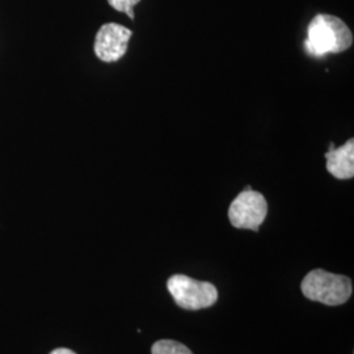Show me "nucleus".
<instances>
[{"instance_id":"f257e3e1","label":"nucleus","mask_w":354,"mask_h":354,"mask_svg":"<svg viewBox=\"0 0 354 354\" xmlns=\"http://www.w3.org/2000/svg\"><path fill=\"white\" fill-rule=\"evenodd\" d=\"M353 44V35L342 19L333 15H317L307 28L304 50L315 58L348 50Z\"/></svg>"},{"instance_id":"f03ea898","label":"nucleus","mask_w":354,"mask_h":354,"mask_svg":"<svg viewBox=\"0 0 354 354\" xmlns=\"http://www.w3.org/2000/svg\"><path fill=\"white\" fill-rule=\"evenodd\" d=\"M301 290L310 301L327 306H340L348 302L353 288L351 279L345 276L314 269L304 277Z\"/></svg>"},{"instance_id":"7ed1b4c3","label":"nucleus","mask_w":354,"mask_h":354,"mask_svg":"<svg viewBox=\"0 0 354 354\" xmlns=\"http://www.w3.org/2000/svg\"><path fill=\"white\" fill-rule=\"evenodd\" d=\"M167 288L177 306L184 310H203L216 302L218 290L213 283L175 274L167 282Z\"/></svg>"},{"instance_id":"20e7f679","label":"nucleus","mask_w":354,"mask_h":354,"mask_svg":"<svg viewBox=\"0 0 354 354\" xmlns=\"http://www.w3.org/2000/svg\"><path fill=\"white\" fill-rule=\"evenodd\" d=\"M268 214V203L260 192L251 187L243 190L231 203L228 209V219L235 228L259 231Z\"/></svg>"},{"instance_id":"39448f33","label":"nucleus","mask_w":354,"mask_h":354,"mask_svg":"<svg viewBox=\"0 0 354 354\" xmlns=\"http://www.w3.org/2000/svg\"><path fill=\"white\" fill-rule=\"evenodd\" d=\"M133 32L115 23L104 24L95 38V54L102 62H117L127 54Z\"/></svg>"},{"instance_id":"423d86ee","label":"nucleus","mask_w":354,"mask_h":354,"mask_svg":"<svg viewBox=\"0 0 354 354\" xmlns=\"http://www.w3.org/2000/svg\"><path fill=\"white\" fill-rule=\"evenodd\" d=\"M327 171L339 180H349L354 176V140H346L342 147L335 149L333 143L326 153Z\"/></svg>"},{"instance_id":"0eeeda50","label":"nucleus","mask_w":354,"mask_h":354,"mask_svg":"<svg viewBox=\"0 0 354 354\" xmlns=\"http://www.w3.org/2000/svg\"><path fill=\"white\" fill-rule=\"evenodd\" d=\"M152 354H193L189 348L181 342L174 340L156 342L151 348Z\"/></svg>"},{"instance_id":"6e6552de","label":"nucleus","mask_w":354,"mask_h":354,"mask_svg":"<svg viewBox=\"0 0 354 354\" xmlns=\"http://www.w3.org/2000/svg\"><path fill=\"white\" fill-rule=\"evenodd\" d=\"M140 0H108L111 7L118 12L127 13V16L134 20L133 8L140 3Z\"/></svg>"},{"instance_id":"1a4fd4ad","label":"nucleus","mask_w":354,"mask_h":354,"mask_svg":"<svg viewBox=\"0 0 354 354\" xmlns=\"http://www.w3.org/2000/svg\"><path fill=\"white\" fill-rule=\"evenodd\" d=\"M50 354H76L75 352L67 349V348H58L55 351H53Z\"/></svg>"}]
</instances>
